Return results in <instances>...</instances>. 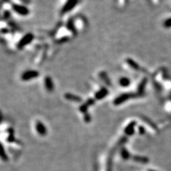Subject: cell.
<instances>
[{"instance_id":"2e32d148","label":"cell","mask_w":171,"mask_h":171,"mask_svg":"<svg viewBox=\"0 0 171 171\" xmlns=\"http://www.w3.org/2000/svg\"><path fill=\"white\" fill-rule=\"evenodd\" d=\"M88 106L86 105V104H82L81 106V107H80V111L81 112H83V113H86V112H87V110H88Z\"/></svg>"},{"instance_id":"ba28073f","label":"cell","mask_w":171,"mask_h":171,"mask_svg":"<svg viewBox=\"0 0 171 171\" xmlns=\"http://www.w3.org/2000/svg\"><path fill=\"white\" fill-rule=\"evenodd\" d=\"M65 99L69 100V101H75V102H81L82 101V99L80 97V96H76V95H74L73 93H65L64 95Z\"/></svg>"},{"instance_id":"6da1fadb","label":"cell","mask_w":171,"mask_h":171,"mask_svg":"<svg viewBox=\"0 0 171 171\" xmlns=\"http://www.w3.org/2000/svg\"><path fill=\"white\" fill-rule=\"evenodd\" d=\"M136 95L135 93H122L121 95L118 96V97L115 98V100L113 101V104L115 106H119L121 104H123L125 101H127L129 99H133V98H136Z\"/></svg>"},{"instance_id":"7c38bea8","label":"cell","mask_w":171,"mask_h":171,"mask_svg":"<svg viewBox=\"0 0 171 171\" xmlns=\"http://www.w3.org/2000/svg\"><path fill=\"white\" fill-rule=\"evenodd\" d=\"M146 83H147V81L145 79H144L143 80L140 82V84H139L138 86V94H142V93L144 92V90H145Z\"/></svg>"},{"instance_id":"9a60e30c","label":"cell","mask_w":171,"mask_h":171,"mask_svg":"<svg viewBox=\"0 0 171 171\" xmlns=\"http://www.w3.org/2000/svg\"><path fill=\"white\" fill-rule=\"evenodd\" d=\"M99 76L101 77V78L103 80H104V81H105L106 83H107V84H109V85L111 84V83H110V81H109V79L108 78V76H107V74H106L105 72H101V73H100V74H99Z\"/></svg>"},{"instance_id":"e0dca14e","label":"cell","mask_w":171,"mask_h":171,"mask_svg":"<svg viewBox=\"0 0 171 171\" xmlns=\"http://www.w3.org/2000/svg\"><path fill=\"white\" fill-rule=\"evenodd\" d=\"M163 26L166 28L171 27V18L168 19H167L166 21L164 22Z\"/></svg>"},{"instance_id":"4fadbf2b","label":"cell","mask_w":171,"mask_h":171,"mask_svg":"<svg viewBox=\"0 0 171 171\" xmlns=\"http://www.w3.org/2000/svg\"><path fill=\"white\" fill-rule=\"evenodd\" d=\"M67 28L68 29L70 30L71 32H73L74 34H76V30L75 28V26H74V22H73L72 19H70L68 21L67 23Z\"/></svg>"},{"instance_id":"3957f363","label":"cell","mask_w":171,"mask_h":171,"mask_svg":"<svg viewBox=\"0 0 171 171\" xmlns=\"http://www.w3.org/2000/svg\"><path fill=\"white\" fill-rule=\"evenodd\" d=\"M12 7L14 12L18 14L19 15L27 16L29 14V9L25 5H22V4H12Z\"/></svg>"},{"instance_id":"ffe728a7","label":"cell","mask_w":171,"mask_h":171,"mask_svg":"<svg viewBox=\"0 0 171 171\" xmlns=\"http://www.w3.org/2000/svg\"><path fill=\"white\" fill-rule=\"evenodd\" d=\"M90 119H91V117H90V115H88V113H85V121L88 122L90 121Z\"/></svg>"},{"instance_id":"44dd1931","label":"cell","mask_w":171,"mask_h":171,"mask_svg":"<svg viewBox=\"0 0 171 171\" xmlns=\"http://www.w3.org/2000/svg\"><path fill=\"white\" fill-rule=\"evenodd\" d=\"M20 1H24V2L26 3V4H28V3L30 2V0H20Z\"/></svg>"},{"instance_id":"ac0fdd59","label":"cell","mask_w":171,"mask_h":171,"mask_svg":"<svg viewBox=\"0 0 171 171\" xmlns=\"http://www.w3.org/2000/svg\"><path fill=\"white\" fill-rule=\"evenodd\" d=\"M85 104H86L88 106H93V104H95V101H94V99H88V100H87Z\"/></svg>"},{"instance_id":"30bf717a","label":"cell","mask_w":171,"mask_h":171,"mask_svg":"<svg viewBox=\"0 0 171 171\" xmlns=\"http://www.w3.org/2000/svg\"><path fill=\"white\" fill-rule=\"evenodd\" d=\"M119 85L121 86V87H123V88H126V87H128L131 84V80L127 78V77H121V79H119Z\"/></svg>"},{"instance_id":"d6986e66","label":"cell","mask_w":171,"mask_h":171,"mask_svg":"<svg viewBox=\"0 0 171 171\" xmlns=\"http://www.w3.org/2000/svg\"><path fill=\"white\" fill-rule=\"evenodd\" d=\"M9 17H10V13L9 12V11H6V12H4V15H3V18L8 19Z\"/></svg>"},{"instance_id":"9c48e42d","label":"cell","mask_w":171,"mask_h":171,"mask_svg":"<svg viewBox=\"0 0 171 171\" xmlns=\"http://www.w3.org/2000/svg\"><path fill=\"white\" fill-rule=\"evenodd\" d=\"M36 128L37 132L41 135H44L47 133V129H46L45 126L43 124L42 122L38 121L36 124Z\"/></svg>"},{"instance_id":"8fae6325","label":"cell","mask_w":171,"mask_h":171,"mask_svg":"<svg viewBox=\"0 0 171 171\" xmlns=\"http://www.w3.org/2000/svg\"><path fill=\"white\" fill-rule=\"evenodd\" d=\"M126 63H127L132 69H133L134 70H139V69H140L139 65L138 64L136 61H134L133 60L131 59V58H128L127 59H126Z\"/></svg>"},{"instance_id":"8992f818","label":"cell","mask_w":171,"mask_h":171,"mask_svg":"<svg viewBox=\"0 0 171 171\" xmlns=\"http://www.w3.org/2000/svg\"><path fill=\"white\" fill-rule=\"evenodd\" d=\"M44 85L45 88L49 92H52L54 89V85L53 81L50 76H47L44 79Z\"/></svg>"},{"instance_id":"7402d4cb","label":"cell","mask_w":171,"mask_h":171,"mask_svg":"<svg viewBox=\"0 0 171 171\" xmlns=\"http://www.w3.org/2000/svg\"><path fill=\"white\" fill-rule=\"evenodd\" d=\"M9 0H2V2H9Z\"/></svg>"},{"instance_id":"5b68a950","label":"cell","mask_w":171,"mask_h":171,"mask_svg":"<svg viewBox=\"0 0 171 171\" xmlns=\"http://www.w3.org/2000/svg\"><path fill=\"white\" fill-rule=\"evenodd\" d=\"M78 3V0H67L61 11V14H64L72 10Z\"/></svg>"},{"instance_id":"7a4b0ae2","label":"cell","mask_w":171,"mask_h":171,"mask_svg":"<svg viewBox=\"0 0 171 171\" xmlns=\"http://www.w3.org/2000/svg\"><path fill=\"white\" fill-rule=\"evenodd\" d=\"M34 38V36L31 33H27V34H25V35L22 38L21 40L18 42V44H17V48H18L19 49H23L24 47H26L27 44H30V43L32 42Z\"/></svg>"},{"instance_id":"5bb4252c","label":"cell","mask_w":171,"mask_h":171,"mask_svg":"<svg viewBox=\"0 0 171 171\" xmlns=\"http://www.w3.org/2000/svg\"><path fill=\"white\" fill-rule=\"evenodd\" d=\"M136 126V122L133 121L130 123L129 125L126 127V129H125V132L127 133L128 134H132L133 133L134 131V126Z\"/></svg>"},{"instance_id":"52a82bcc","label":"cell","mask_w":171,"mask_h":171,"mask_svg":"<svg viewBox=\"0 0 171 171\" xmlns=\"http://www.w3.org/2000/svg\"><path fill=\"white\" fill-rule=\"evenodd\" d=\"M108 94V91L106 88H101V89L99 90L96 93H95V99L96 100H101L107 96V95Z\"/></svg>"},{"instance_id":"277c9868","label":"cell","mask_w":171,"mask_h":171,"mask_svg":"<svg viewBox=\"0 0 171 171\" xmlns=\"http://www.w3.org/2000/svg\"><path fill=\"white\" fill-rule=\"evenodd\" d=\"M39 76V71L36 70H28L24 72L22 74L21 79L24 81H30L33 79L37 78Z\"/></svg>"}]
</instances>
